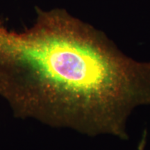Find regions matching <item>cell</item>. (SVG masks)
Instances as JSON below:
<instances>
[{
    "label": "cell",
    "mask_w": 150,
    "mask_h": 150,
    "mask_svg": "<svg viewBox=\"0 0 150 150\" xmlns=\"http://www.w3.org/2000/svg\"><path fill=\"white\" fill-rule=\"evenodd\" d=\"M130 81L125 54L66 11H39L22 33L0 23V97L17 117L91 135L117 113Z\"/></svg>",
    "instance_id": "6da1fadb"
},
{
    "label": "cell",
    "mask_w": 150,
    "mask_h": 150,
    "mask_svg": "<svg viewBox=\"0 0 150 150\" xmlns=\"http://www.w3.org/2000/svg\"><path fill=\"white\" fill-rule=\"evenodd\" d=\"M147 129H144L142 131V134L140 138V140L138 142V147L137 150H145L146 144H147Z\"/></svg>",
    "instance_id": "7a4b0ae2"
}]
</instances>
